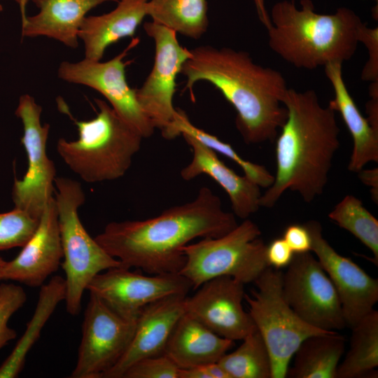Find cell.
I'll return each mask as SVG.
<instances>
[{"instance_id": "obj_21", "label": "cell", "mask_w": 378, "mask_h": 378, "mask_svg": "<svg viewBox=\"0 0 378 378\" xmlns=\"http://www.w3.org/2000/svg\"><path fill=\"white\" fill-rule=\"evenodd\" d=\"M148 0H119L112 11L86 16L80 25L78 38L84 43L85 58L100 61L106 48L125 37L134 36L148 15Z\"/></svg>"}, {"instance_id": "obj_39", "label": "cell", "mask_w": 378, "mask_h": 378, "mask_svg": "<svg viewBox=\"0 0 378 378\" xmlns=\"http://www.w3.org/2000/svg\"><path fill=\"white\" fill-rule=\"evenodd\" d=\"M209 378H230V376L217 362L202 365Z\"/></svg>"}, {"instance_id": "obj_15", "label": "cell", "mask_w": 378, "mask_h": 378, "mask_svg": "<svg viewBox=\"0 0 378 378\" xmlns=\"http://www.w3.org/2000/svg\"><path fill=\"white\" fill-rule=\"evenodd\" d=\"M244 284L230 276H220L202 284L185 299L186 313L224 338L241 340L256 330L242 300Z\"/></svg>"}, {"instance_id": "obj_22", "label": "cell", "mask_w": 378, "mask_h": 378, "mask_svg": "<svg viewBox=\"0 0 378 378\" xmlns=\"http://www.w3.org/2000/svg\"><path fill=\"white\" fill-rule=\"evenodd\" d=\"M234 346V341L216 334L184 313L174 327L164 354L180 369L217 363Z\"/></svg>"}, {"instance_id": "obj_42", "label": "cell", "mask_w": 378, "mask_h": 378, "mask_svg": "<svg viewBox=\"0 0 378 378\" xmlns=\"http://www.w3.org/2000/svg\"><path fill=\"white\" fill-rule=\"evenodd\" d=\"M6 261L0 256V282L3 280V272Z\"/></svg>"}, {"instance_id": "obj_38", "label": "cell", "mask_w": 378, "mask_h": 378, "mask_svg": "<svg viewBox=\"0 0 378 378\" xmlns=\"http://www.w3.org/2000/svg\"><path fill=\"white\" fill-rule=\"evenodd\" d=\"M358 177L363 184L370 187L372 200L377 203L378 200V169H363L358 172Z\"/></svg>"}, {"instance_id": "obj_2", "label": "cell", "mask_w": 378, "mask_h": 378, "mask_svg": "<svg viewBox=\"0 0 378 378\" xmlns=\"http://www.w3.org/2000/svg\"><path fill=\"white\" fill-rule=\"evenodd\" d=\"M190 52L180 72L185 88L192 93L197 82L211 83L236 110V127L246 144L274 141L287 118L283 99L288 88L282 74L230 48L201 46Z\"/></svg>"}, {"instance_id": "obj_26", "label": "cell", "mask_w": 378, "mask_h": 378, "mask_svg": "<svg viewBox=\"0 0 378 378\" xmlns=\"http://www.w3.org/2000/svg\"><path fill=\"white\" fill-rule=\"evenodd\" d=\"M351 329L349 349L337 367L336 378L377 377L378 312L373 309Z\"/></svg>"}, {"instance_id": "obj_7", "label": "cell", "mask_w": 378, "mask_h": 378, "mask_svg": "<svg viewBox=\"0 0 378 378\" xmlns=\"http://www.w3.org/2000/svg\"><path fill=\"white\" fill-rule=\"evenodd\" d=\"M258 225L244 219L228 233L206 237L184 246L186 257L178 274L187 279L193 289L220 276H230L244 283L254 282L269 267L266 247Z\"/></svg>"}, {"instance_id": "obj_29", "label": "cell", "mask_w": 378, "mask_h": 378, "mask_svg": "<svg viewBox=\"0 0 378 378\" xmlns=\"http://www.w3.org/2000/svg\"><path fill=\"white\" fill-rule=\"evenodd\" d=\"M182 134L190 135L216 153L232 160L242 169L246 176L260 188H267L272 184L274 176L264 166L243 159L229 144L195 126L186 113L178 109L167 139H173Z\"/></svg>"}, {"instance_id": "obj_6", "label": "cell", "mask_w": 378, "mask_h": 378, "mask_svg": "<svg viewBox=\"0 0 378 378\" xmlns=\"http://www.w3.org/2000/svg\"><path fill=\"white\" fill-rule=\"evenodd\" d=\"M55 203L63 253L62 266L65 273L66 309L71 315L80 310L83 293L99 273L121 266L83 225L78 209L85 201L81 184L66 177L55 180Z\"/></svg>"}, {"instance_id": "obj_3", "label": "cell", "mask_w": 378, "mask_h": 378, "mask_svg": "<svg viewBox=\"0 0 378 378\" xmlns=\"http://www.w3.org/2000/svg\"><path fill=\"white\" fill-rule=\"evenodd\" d=\"M283 104L287 118L276 138V172L259 202L266 208L273 207L288 190L307 203L321 195L340 147L335 111L323 106L314 90L288 88Z\"/></svg>"}, {"instance_id": "obj_1", "label": "cell", "mask_w": 378, "mask_h": 378, "mask_svg": "<svg viewBox=\"0 0 378 378\" xmlns=\"http://www.w3.org/2000/svg\"><path fill=\"white\" fill-rule=\"evenodd\" d=\"M233 213L208 187L196 197L143 220L111 222L94 239L121 266L148 274L179 273L186 257L181 248L197 237H219L237 226Z\"/></svg>"}, {"instance_id": "obj_8", "label": "cell", "mask_w": 378, "mask_h": 378, "mask_svg": "<svg viewBox=\"0 0 378 378\" xmlns=\"http://www.w3.org/2000/svg\"><path fill=\"white\" fill-rule=\"evenodd\" d=\"M251 295L244 294L248 313L262 335L272 360V378L286 377L289 363L307 337L333 330L316 328L300 318L282 293V272L267 267L254 281Z\"/></svg>"}, {"instance_id": "obj_32", "label": "cell", "mask_w": 378, "mask_h": 378, "mask_svg": "<svg viewBox=\"0 0 378 378\" xmlns=\"http://www.w3.org/2000/svg\"><path fill=\"white\" fill-rule=\"evenodd\" d=\"M27 300L23 288L13 284H0V349L16 337L15 330L8 326L13 314Z\"/></svg>"}, {"instance_id": "obj_44", "label": "cell", "mask_w": 378, "mask_h": 378, "mask_svg": "<svg viewBox=\"0 0 378 378\" xmlns=\"http://www.w3.org/2000/svg\"><path fill=\"white\" fill-rule=\"evenodd\" d=\"M3 10V7L1 6V4H0V12Z\"/></svg>"}, {"instance_id": "obj_5", "label": "cell", "mask_w": 378, "mask_h": 378, "mask_svg": "<svg viewBox=\"0 0 378 378\" xmlns=\"http://www.w3.org/2000/svg\"><path fill=\"white\" fill-rule=\"evenodd\" d=\"M94 102L99 112L89 120L75 119L66 105L58 102L59 108L76 125L78 137L75 141L59 139L57 151L70 169L89 183L123 176L143 139L106 102Z\"/></svg>"}, {"instance_id": "obj_41", "label": "cell", "mask_w": 378, "mask_h": 378, "mask_svg": "<svg viewBox=\"0 0 378 378\" xmlns=\"http://www.w3.org/2000/svg\"><path fill=\"white\" fill-rule=\"evenodd\" d=\"M27 2H28V0H22V5L20 7V13H21L22 21H23L27 17V15H26V6H27Z\"/></svg>"}, {"instance_id": "obj_30", "label": "cell", "mask_w": 378, "mask_h": 378, "mask_svg": "<svg viewBox=\"0 0 378 378\" xmlns=\"http://www.w3.org/2000/svg\"><path fill=\"white\" fill-rule=\"evenodd\" d=\"M328 217L340 227L349 231L372 253L378 263V220L351 195H346L329 213Z\"/></svg>"}, {"instance_id": "obj_11", "label": "cell", "mask_w": 378, "mask_h": 378, "mask_svg": "<svg viewBox=\"0 0 378 378\" xmlns=\"http://www.w3.org/2000/svg\"><path fill=\"white\" fill-rule=\"evenodd\" d=\"M144 29L155 43L154 63L141 88H135L136 96L155 129L167 139L178 113L173 105L176 78L191 52L172 29L153 21L145 22Z\"/></svg>"}, {"instance_id": "obj_24", "label": "cell", "mask_w": 378, "mask_h": 378, "mask_svg": "<svg viewBox=\"0 0 378 378\" xmlns=\"http://www.w3.org/2000/svg\"><path fill=\"white\" fill-rule=\"evenodd\" d=\"M65 279L54 276L41 286L37 304L25 331L0 366V378H15L22 371L27 356L40 337L57 305L65 300Z\"/></svg>"}, {"instance_id": "obj_18", "label": "cell", "mask_w": 378, "mask_h": 378, "mask_svg": "<svg viewBox=\"0 0 378 378\" xmlns=\"http://www.w3.org/2000/svg\"><path fill=\"white\" fill-rule=\"evenodd\" d=\"M187 295H171L146 306L136 319L135 330L126 351L102 378H122L134 363L164 354L169 337L186 312Z\"/></svg>"}, {"instance_id": "obj_37", "label": "cell", "mask_w": 378, "mask_h": 378, "mask_svg": "<svg viewBox=\"0 0 378 378\" xmlns=\"http://www.w3.org/2000/svg\"><path fill=\"white\" fill-rule=\"evenodd\" d=\"M369 95L370 99L366 104L367 120L371 127L378 132V82L370 83Z\"/></svg>"}, {"instance_id": "obj_33", "label": "cell", "mask_w": 378, "mask_h": 378, "mask_svg": "<svg viewBox=\"0 0 378 378\" xmlns=\"http://www.w3.org/2000/svg\"><path fill=\"white\" fill-rule=\"evenodd\" d=\"M178 370L174 362L162 354L138 360L122 378H178Z\"/></svg>"}, {"instance_id": "obj_13", "label": "cell", "mask_w": 378, "mask_h": 378, "mask_svg": "<svg viewBox=\"0 0 378 378\" xmlns=\"http://www.w3.org/2000/svg\"><path fill=\"white\" fill-rule=\"evenodd\" d=\"M137 43L138 40L134 39L122 52L106 62L87 58L77 62H62L57 74L66 82L85 85L102 94L115 112L144 139L150 136L155 127L140 106L135 88L127 83V62L123 61Z\"/></svg>"}, {"instance_id": "obj_4", "label": "cell", "mask_w": 378, "mask_h": 378, "mask_svg": "<svg viewBox=\"0 0 378 378\" xmlns=\"http://www.w3.org/2000/svg\"><path fill=\"white\" fill-rule=\"evenodd\" d=\"M300 5L298 9L293 0H286L272 8L267 29L272 50L293 66L309 70L350 59L359 43L360 18L347 8L326 15L316 13L310 0H301Z\"/></svg>"}, {"instance_id": "obj_20", "label": "cell", "mask_w": 378, "mask_h": 378, "mask_svg": "<svg viewBox=\"0 0 378 378\" xmlns=\"http://www.w3.org/2000/svg\"><path fill=\"white\" fill-rule=\"evenodd\" d=\"M119 0H31L39 9L22 21L23 37L46 36L69 48L78 46V31L87 13L96 6Z\"/></svg>"}, {"instance_id": "obj_16", "label": "cell", "mask_w": 378, "mask_h": 378, "mask_svg": "<svg viewBox=\"0 0 378 378\" xmlns=\"http://www.w3.org/2000/svg\"><path fill=\"white\" fill-rule=\"evenodd\" d=\"M313 251L338 294L346 326L353 328L373 309L378 301V281L369 276L350 258L340 255L322 234L318 221L304 224Z\"/></svg>"}, {"instance_id": "obj_27", "label": "cell", "mask_w": 378, "mask_h": 378, "mask_svg": "<svg viewBox=\"0 0 378 378\" xmlns=\"http://www.w3.org/2000/svg\"><path fill=\"white\" fill-rule=\"evenodd\" d=\"M206 0H148L153 22L186 37L197 39L209 26Z\"/></svg>"}, {"instance_id": "obj_14", "label": "cell", "mask_w": 378, "mask_h": 378, "mask_svg": "<svg viewBox=\"0 0 378 378\" xmlns=\"http://www.w3.org/2000/svg\"><path fill=\"white\" fill-rule=\"evenodd\" d=\"M191 288L178 273L145 275L119 266L97 274L87 290L123 318L136 321L148 304L171 295H188Z\"/></svg>"}, {"instance_id": "obj_35", "label": "cell", "mask_w": 378, "mask_h": 378, "mask_svg": "<svg viewBox=\"0 0 378 378\" xmlns=\"http://www.w3.org/2000/svg\"><path fill=\"white\" fill-rule=\"evenodd\" d=\"M284 239L295 254L312 251V240L304 225L292 224L284 230Z\"/></svg>"}, {"instance_id": "obj_19", "label": "cell", "mask_w": 378, "mask_h": 378, "mask_svg": "<svg viewBox=\"0 0 378 378\" xmlns=\"http://www.w3.org/2000/svg\"><path fill=\"white\" fill-rule=\"evenodd\" d=\"M191 147V162L181 171L183 180H192L206 174L216 181L229 196L233 214L242 219L248 218L260 206V187L247 176H239L227 167L216 153L194 137L181 134Z\"/></svg>"}, {"instance_id": "obj_31", "label": "cell", "mask_w": 378, "mask_h": 378, "mask_svg": "<svg viewBox=\"0 0 378 378\" xmlns=\"http://www.w3.org/2000/svg\"><path fill=\"white\" fill-rule=\"evenodd\" d=\"M38 221L16 208L0 213V251L22 247L36 230Z\"/></svg>"}, {"instance_id": "obj_23", "label": "cell", "mask_w": 378, "mask_h": 378, "mask_svg": "<svg viewBox=\"0 0 378 378\" xmlns=\"http://www.w3.org/2000/svg\"><path fill=\"white\" fill-rule=\"evenodd\" d=\"M324 69L334 91V98L328 106L340 113L353 140L348 169L358 173L368 163L378 162V132L362 115L348 91L342 76V64L330 63Z\"/></svg>"}, {"instance_id": "obj_40", "label": "cell", "mask_w": 378, "mask_h": 378, "mask_svg": "<svg viewBox=\"0 0 378 378\" xmlns=\"http://www.w3.org/2000/svg\"><path fill=\"white\" fill-rule=\"evenodd\" d=\"M255 4L256 6L257 12L258 17L263 24V25L266 27V29L269 28L271 25L270 18V15H268L265 6V1L264 0H254Z\"/></svg>"}, {"instance_id": "obj_25", "label": "cell", "mask_w": 378, "mask_h": 378, "mask_svg": "<svg viewBox=\"0 0 378 378\" xmlns=\"http://www.w3.org/2000/svg\"><path fill=\"white\" fill-rule=\"evenodd\" d=\"M344 350L345 339L336 331L309 336L295 352L293 365L288 368L286 377L336 378Z\"/></svg>"}, {"instance_id": "obj_43", "label": "cell", "mask_w": 378, "mask_h": 378, "mask_svg": "<svg viewBox=\"0 0 378 378\" xmlns=\"http://www.w3.org/2000/svg\"><path fill=\"white\" fill-rule=\"evenodd\" d=\"M13 1H16L19 4L20 7L21 6L22 0H13Z\"/></svg>"}, {"instance_id": "obj_12", "label": "cell", "mask_w": 378, "mask_h": 378, "mask_svg": "<svg viewBox=\"0 0 378 378\" xmlns=\"http://www.w3.org/2000/svg\"><path fill=\"white\" fill-rule=\"evenodd\" d=\"M136 321L123 318L90 293L82 337L71 378H102L129 346Z\"/></svg>"}, {"instance_id": "obj_10", "label": "cell", "mask_w": 378, "mask_h": 378, "mask_svg": "<svg viewBox=\"0 0 378 378\" xmlns=\"http://www.w3.org/2000/svg\"><path fill=\"white\" fill-rule=\"evenodd\" d=\"M282 293L295 314L308 324L323 330L346 327L336 289L310 252L294 255L282 273Z\"/></svg>"}, {"instance_id": "obj_17", "label": "cell", "mask_w": 378, "mask_h": 378, "mask_svg": "<svg viewBox=\"0 0 378 378\" xmlns=\"http://www.w3.org/2000/svg\"><path fill=\"white\" fill-rule=\"evenodd\" d=\"M22 248L13 260L6 262L3 280L41 286L58 270L63 258L54 197L46 205L36 230Z\"/></svg>"}, {"instance_id": "obj_9", "label": "cell", "mask_w": 378, "mask_h": 378, "mask_svg": "<svg viewBox=\"0 0 378 378\" xmlns=\"http://www.w3.org/2000/svg\"><path fill=\"white\" fill-rule=\"evenodd\" d=\"M42 107L33 97L20 96L15 115L23 125L21 144L27 155L28 167L22 179L15 178L12 199L15 207L39 219L47 203L53 197L56 169L46 153L50 125L41 122Z\"/></svg>"}, {"instance_id": "obj_28", "label": "cell", "mask_w": 378, "mask_h": 378, "mask_svg": "<svg viewBox=\"0 0 378 378\" xmlns=\"http://www.w3.org/2000/svg\"><path fill=\"white\" fill-rule=\"evenodd\" d=\"M241 340L237 349L218 362L230 378H272L270 355L257 328Z\"/></svg>"}, {"instance_id": "obj_36", "label": "cell", "mask_w": 378, "mask_h": 378, "mask_svg": "<svg viewBox=\"0 0 378 378\" xmlns=\"http://www.w3.org/2000/svg\"><path fill=\"white\" fill-rule=\"evenodd\" d=\"M295 253L284 238L273 240L266 247V259L268 265L276 270L288 267Z\"/></svg>"}, {"instance_id": "obj_34", "label": "cell", "mask_w": 378, "mask_h": 378, "mask_svg": "<svg viewBox=\"0 0 378 378\" xmlns=\"http://www.w3.org/2000/svg\"><path fill=\"white\" fill-rule=\"evenodd\" d=\"M358 40L363 43L368 49V60L361 73L364 81L378 82V28H369L362 23L358 32Z\"/></svg>"}]
</instances>
